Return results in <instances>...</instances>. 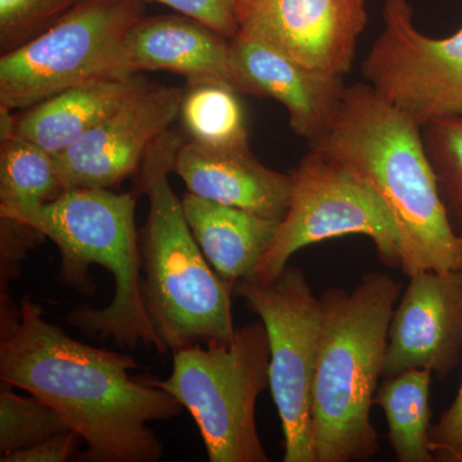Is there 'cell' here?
<instances>
[{
    "instance_id": "cell-1",
    "label": "cell",
    "mask_w": 462,
    "mask_h": 462,
    "mask_svg": "<svg viewBox=\"0 0 462 462\" xmlns=\"http://www.w3.org/2000/svg\"><path fill=\"white\" fill-rule=\"evenodd\" d=\"M17 330L0 343V379L56 410L87 443L85 461L156 462L163 443L148 427L181 413V404L152 383L134 378L133 356L72 339L21 300Z\"/></svg>"
},
{
    "instance_id": "cell-2",
    "label": "cell",
    "mask_w": 462,
    "mask_h": 462,
    "mask_svg": "<svg viewBox=\"0 0 462 462\" xmlns=\"http://www.w3.org/2000/svg\"><path fill=\"white\" fill-rule=\"evenodd\" d=\"M310 148L351 170L387 206L404 275L462 269V234L440 197L421 127L369 84L346 88L333 126Z\"/></svg>"
},
{
    "instance_id": "cell-3",
    "label": "cell",
    "mask_w": 462,
    "mask_h": 462,
    "mask_svg": "<svg viewBox=\"0 0 462 462\" xmlns=\"http://www.w3.org/2000/svg\"><path fill=\"white\" fill-rule=\"evenodd\" d=\"M400 294L401 285L382 273H365L352 291L329 288L321 294L311 398L316 462L366 461L378 454L379 434L370 411Z\"/></svg>"
},
{
    "instance_id": "cell-4",
    "label": "cell",
    "mask_w": 462,
    "mask_h": 462,
    "mask_svg": "<svg viewBox=\"0 0 462 462\" xmlns=\"http://www.w3.org/2000/svg\"><path fill=\"white\" fill-rule=\"evenodd\" d=\"M185 139L167 130L148 149L134 176L133 193L149 199L139 233L142 293L152 325L171 354L194 345L229 342L236 333L233 284L224 281L200 251L170 184Z\"/></svg>"
},
{
    "instance_id": "cell-5",
    "label": "cell",
    "mask_w": 462,
    "mask_h": 462,
    "mask_svg": "<svg viewBox=\"0 0 462 462\" xmlns=\"http://www.w3.org/2000/svg\"><path fill=\"white\" fill-rule=\"evenodd\" d=\"M138 197L114 189H69L42 206L38 229L57 245L62 257L60 279L84 296L97 285L91 264L105 267L115 278V297L105 309L78 306L66 321L89 338H112L135 349L141 345L167 354L152 325L142 293V261L135 203Z\"/></svg>"
},
{
    "instance_id": "cell-6",
    "label": "cell",
    "mask_w": 462,
    "mask_h": 462,
    "mask_svg": "<svg viewBox=\"0 0 462 462\" xmlns=\"http://www.w3.org/2000/svg\"><path fill=\"white\" fill-rule=\"evenodd\" d=\"M171 375L151 378L189 411L211 462H267L256 401L270 385V343L263 321L238 328L229 342L172 355Z\"/></svg>"
},
{
    "instance_id": "cell-7",
    "label": "cell",
    "mask_w": 462,
    "mask_h": 462,
    "mask_svg": "<svg viewBox=\"0 0 462 462\" xmlns=\"http://www.w3.org/2000/svg\"><path fill=\"white\" fill-rule=\"evenodd\" d=\"M289 173L291 188L287 214L249 281L269 282L300 249L345 236H367L383 263L401 267L396 225L387 206L366 181L311 148Z\"/></svg>"
},
{
    "instance_id": "cell-8",
    "label": "cell",
    "mask_w": 462,
    "mask_h": 462,
    "mask_svg": "<svg viewBox=\"0 0 462 462\" xmlns=\"http://www.w3.org/2000/svg\"><path fill=\"white\" fill-rule=\"evenodd\" d=\"M260 316L270 343V388L281 416L284 462H316L312 447V382L320 346L322 309L300 267H285L269 282L233 285Z\"/></svg>"
},
{
    "instance_id": "cell-9",
    "label": "cell",
    "mask_w": 462,
    "mask_h": 462,
    "mask_svg": "<svg viewBox=\"0 0 462 462\" xmlns=\"http://www.w3.org/2000/svg\"><path fill=\"white\" fill-rule=\"evenodd\" d=\"M144 0H88L56 25L0 57V109L23 111L96 79L103 58L138 18Z\"/></svg>"
},
{
    "instance_id": "cell-10",
    "label": "cell",
    "mask_w": 462,
    "mask_h": 462,
    "mask_svg": "<svg viewBox=\"0 0 462 462\" xmlns=\"http://www.w3.org/2000/svg\"><path fill=\"white\" fill-rule=\"evenodd\" d=\"M383 29L361 63L365 83L422 127L462 117V26L448 38L425 35L409 0H384Z\"/></svg>"
},
{
    "instance_id": "cell-11",
    "label": "cell",
    "mask_w": 462,
    "mask_h": 462,
    "mask_svg": "<svg viewBox=\"0 0 462 462\" xmlns=\"http://www.w3.org/2000/svg\"><path fill=\"white\" fill-rule=\"evenodd\" d=\"M185 89L145 85L56 156L62 190L116 189L135 176L151 145L179 118Z\"/></svg>"
},
{
    "instance_id": "cell-12",
    "label": "cell",
    "mask_w": 462,
    "mask_h": 462,
    "mask_svg": "<svg viewBox=\"0 0 462 462\" xmlns=\"http://www.w3.org/2000/svg\"><path fill=\"white\" fill-rule=\"evenodd\" d=\"M238 32L298 62L349 74L366 29V0H236Z\"/></svg>"
},
{
    "instance_id": "cell-13",
    "label": "cell",
    "mask_w": 462,
    "mask_h": 462,
    "mask_svg": "<svg viewBox=\"0 0 462 462\" xmlns=\"http://www.w3.org/2000/svg\"><path fill=\"white\" fill-rule=\"evenodd\" d=\"M409 278L392 316L383 378L411 369L446 378L462 355V269Z\"/></svg>"
},
{
    "instance_id": "cell-14",
    "label": "cell",
    "mask_w": 462,
    "mask_h": 462,
    "mask_svg": "<svg viewBox=\"0 0 462 462\" xmlns=\"http://www.w3.org/2000/svg\"><path fill=\"white\" fill-rule=\"evenodd\" d=\"M229 84L238 94L284 106L291 129L309 145L333 126L346 88L342 76L311 69L240 32L230 39Z\"/></svg>"
},
{
    "instance_id": "cell-15",
    "label": "cell",
    "mask_w": 462,
    "mask_h": 462,
    "mask_svg": "<svg viewBox=\"0 0 462 462\" xmlns=\"http://www.w3.org/2000/svg\"><path fill=\"white\" fill-rule=\"evenodd\" d=\"M229 45L226 36L185 14H144L103 58L96 78L170 71L184 76L187 87L230 88Z\"/></svg>"
},
{
    "instance_id": "cell-16",
    "label": "cell",
    "mask_w": 462,
    "mask_h": 462,
    "mask_svg": "<svg viewBox=\"0 0 462 462\" xmlns=\"http://www.w3.org/2000/svg\"><path fill=\"white\" fill-rule=\"evenodd\" d=\"M178 173L189 193L282 221L291 199V173L269 169L251 147L211 148L185 141L176 156Z\"/></svg>"
},
{
    "instance_id": "cell-17",
    "label": "cell",
    "mask_w": 462,
    "mask_h": 462,
    "mask_svg": "<svg viewBox=\"0 0 462 462\" xmlns=\"http://www.w3.org/2000/svg\"><path fill=\"white\" fill-rule=\"evenodd\" d=\"M147 84L139 75L90 79L14 115V133L58 156Z\"/></svg>"
},
{
    "instance_id": "cell-18",
    "label": "cell",
    "mask_w": 462,
    "mask_h": 462,
    "mask_svg": "<svg viewBox=\"0 0 462 462\" xmlns=\"http://www.w3.org/2000/svg\"><path fill=\"white\" fill-rule=\"evenodd\" d=\"M181 200L191 233L215 272L233 285L254 278L281 221L189 191Z\"/></svg>"
},
{
    "instance_id": "cell-19",
    "label": "cell",
    "mask_w": 462,
    "mask_h": 462,
    "mask_svg": "<svg viewBox=\"0 0 462 462\" xmlns=\"http://www.w3.org/2000/svg\"><path fill=\"white\" fill-rule=\"evenodd\" d=\"M56 156L14 133V112L0 109V220L38 229L42 206L62 193Z\"/></svg>"
},
{
    "instance_id": "cell-20",
    "label": "cell",
    "mask_w": 462,
    "mask_h": 462,
    "mask_svg": "<svg viewBox=\"0 0 462 462\" xmlns=\"http://www.w3.org/2000/svg\"><path fill=\"white\" fill-rule=\"evenodd\" d=\"M428 369L383 378L374 404L385 415L388 440L400 462H437L430 449V382Z\"/></svg>"
},
{
    "instance_id": "cell-21",
    "label": "cell",
    "mask_w": 462,
    "mask_h": 462,
    "mask_svg": "<svg viewBox=\"0 0 462 462\" xmlns=\"http://www.w3.org/2000/svg\"><path fill=\"white\" fill-rule=\"evenodd\" d=\"M238 96L220 84L185 88L179 118L189 141L211 148L249 147L247 120Z\"/></svg>"
},
{
    "instance_id": "cell-22",
    "label": "cell",
    "mask_w": 462,
    "mask_h": 462,
    "mask_svg": "<svg viewBox=\"0 0 462 462\" xmlns=\"http://www.w3.org/2000/svg\"><path fill=\"white\" fill-rule=\"evenodd\" d=\"M11 385L0 388V454L30 448L71 430L62 416L39 398L20 396Z\"/></svg>"
},
{
    "instance_id": "cell-23",
    "label": "cell",
    "mask_w": 462,
    "mask_h": 462,
    "mask_svg": "<svg viewBox=\"0 0 462 462\" xmlns=\"http://www.w3.org/2000/svg\"><path fill=\"white\" fill-rule=\"evenodd\" d=\"M440 197L455 229L462 234V117L438 118L421 127Z\"/></svg>"
},
{
    "instance_id": "cell-24",
    "label": "cell",
    "mask_w": 462,
    "mask_h": 462,
    "mask_svg": "<svg viewBox=\"0 0 462 462\" xmlns=\"http://www.w3.org/2000/svg\"><path fill=\"white\" fill-rule=\"evenodd\" d=\"M88 0H0V54L23 47Z\"/></svg>"
},
{
    "instance_id": "cell-25",
    "label": "cell",
    "mask_w": 462,
    "mask_h": 462,
    "mask_svg": "<svg viewBox=\"0 0 462 462\" xmlns=\"http://www.w3.org/2000/svg\"><path fill=\"white\" fill-rule=\"evenodd\" d=\"M156 2L173 9L176 14L194 18L215 32L233 38L239 27L236 16V0H144Z\"/></svg>"
},
{
    "instance_id": "cell-26",
    "label": "cell",
    "mask_w": 462,
    "mask_h": 462,
    "mask_svg": "<svg viewBox=\"0 0 462 462\" xmlns=\"http://www.w3.org/2000/svg\"><path fill=\"white\" fill-rule=\"evenodd\" d=\"M430 442L438 462H462V383L454 402L431 425Z\"/></svg>"
},
{
    "instance_id": "cell-27",
    "label": "cell",
    "mask_w": 462,
    "mask_h": 462,
    "mask_svg": "<svg viewBox=\"0 0 462 462\" xmlns=\"http://www.w3.org/2000/svg\"><path fill=\"white\" fill-rule=\"evenodd\" d=\"M81 438L74 430H66L44 442L2 456V462H65L74 455Z\"/></svg>"
}]
</instances>
